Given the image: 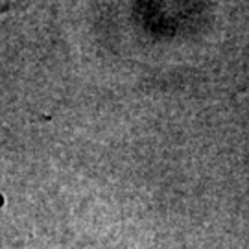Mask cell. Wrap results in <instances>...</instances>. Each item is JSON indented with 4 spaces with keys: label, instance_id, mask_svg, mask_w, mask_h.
Instances as JSON below:
<instances>
[{
    "label": "cell",
    "instance_id": "obj_1",
    "mask_svg": "<svg viewBox=\"0 0 249 249\" xmlns=\"http://www.w3.org/2000/svg\"><path fill=\"white\" fill-rule=\"evenodd\" d=\"M11 8H13L11 4H0V15H2V13H6V11H9Z\"/></svg>",
    "mask_w": 249,
    "mask_h": 249
}]
</instances>
